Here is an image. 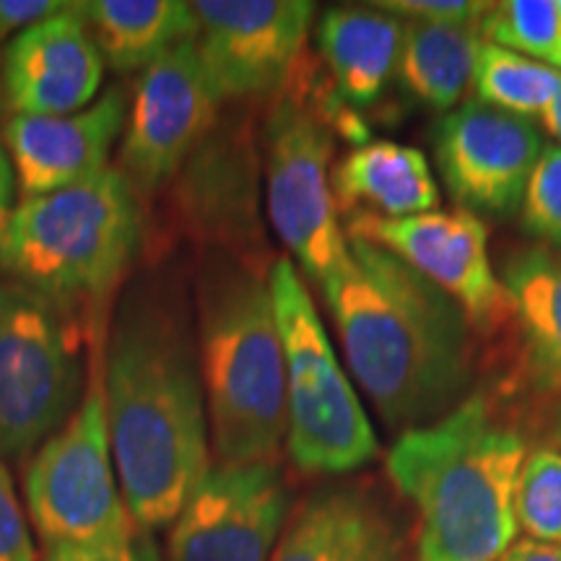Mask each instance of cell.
I'll return each mask as SVG.
<instances>
[{
    "label": "cell",
    "mask_w": 561,
    "mask_h": 561,
    "mask_svg": "<svg viewBox=\"0 0 561 561\" xmlns=\"http://www.w3.org/2000/svg\"><path fill=\"white\" fill-rule=\"evenodd\" d=\"M500 561H561V546L523 538L502 553Z\"/></svg>",
    "instance_id": "cell-32"
},
{
    "label": "cell",
    "mask_w": 561,
    "mask_h": 561,
    "mask_svg": "<svg viewBox=\"0 0 561 561\" xmlns=\"http://www.w3.org/2000/svg\"><path fill=\"white\" fill-rule=\"evenodd\" d=\"M193 11L195 47L221 102L286 87L314 19L307 0H198Z\"/></svg>",
    "instance_id": "cell-13"
},
{
    "label": "cell",
    "mask_w": 561,
    "mask_h": 561,
    "mask_svg": "<svg viewBox=\"0 0 561 561\" xmlns=\"http://www.w3.org/2000/svg\"><path fill=\"white\" fill-rule=\"evenodd\" d=\"M250 157L231 133L214 128L180 170L182 219L203 242H219L231 255L248 250L255 229Z\"/></svg>",
    "instance_id": "cell-18"
},
{
    "label": "cell",
    "mask_w": 561,
    "mask_h": 561,
    "mask_svg": "<svg viewBox=\"0 0 561 561\" xmlns=\"http://www.w3.org/2000/svg\"><path fill=\"white\" fill-rule=\"evenodd\" d=\"M331 161V121L297 91L280 94L265 125V206L278 240L318 286L348 261Z\"/></svg>",
    "instance_id": "cell-9"
},
{
    "label": "cell",
    "mask_w": 561,
    "mask_h": 561,
    "mask_svg": "<svg viewBox=\"0 0 561 561\" xmlns=\"http://www.w3.org/2000/svg\"><path fill=\"white\" fill-rule=\"evenodd\" d=\"M335 203L346 214L385 219L430 214L439 206V187L424 153L396 140H364L333 170Z\"/></svg>",
    "instance_id": "cell-20"
},
{
    "label": "cell",
    "mask_w": 561,
    "mask_h": 561,
    "mask_svg": "<svg viewBox=\"0 0 561 561\" xmlns=\"http://www.w3.org/2000/svg\"><path fill=\"white\" fill-rule=\"evenodd\" d=\"M278 462L208 468L172 523L167 561H271L289 520Z\"/></svg>",
    "instance_id": "cell-12"
},
{
    "label": "cell",
    "mask_w": 561,
    "mask_h": 561,
    "mask_svg": "<svg viewBox=\"0 0 561 561\" xmlns=\"http://www.w3.org/2000/svg\"><path fill=\"white\" fill-rule=\"evenodd\" d=\"M0 561H37L9 468L0 462Z\"/></svg>",
    "instance_id": "cell-28"
},
{
    "label": "cell",
    "mask_w": 561,
    "mask_h": 561,
    "mask_svg": "<svg viewBox=\"0 0 561 561\" xmlns=\"http://www.w3.org/2000/svg\"><path fill=\"white\" fill-rule=\"evenodd\" d=\"M375 5L398 19L405 16L432 21V24H481L483 13L491 9V3H473V0H385Z\"/></svg>",
    "instance_id": "cell-29"
},
{
    "label": "cell",
    "mask_w": 561,
    "mask_h": 561,
    "mask_svg": "<svg viewBox=\"0 0 561 561\" xmlns=\"http://www.w3.org/2000/svg\"><path fill=\"white\" fill-rule=\"evenodd\" d=\"M24 496L45 546H121L138 533L112 462L96 364L79 409L26 466Z\"/></svg>",
    "instance_id": "cell-8"
},
{
    "label": "cell",
    "mask_w": 561,
    "mask_h": 561,
    "mask_svg": "<svg viewBox=\"0 0 561 561\" xmlns=\"http://www.w3.org/2000/svg\"><path fill=\"white\" fill-rule=\"evenodd\" d=\"M104 413L125 507L140 530L172 525L208 473L198 348L182 307L138 278L112 320Z\"/></svg>",
    "instance_id": "cell-1"
},
{
    "label": "cell",
    "mask_w": 561,
    "mask_h": 561,
    "mask_svg": "<svg viewBox=\"0 0 561 561\" xmlns=\"http://www.w3.org/2000/svg\"><path fill=\"white\" fill-rule=\"evenodd\" d=\"M500 278L533 371L561 396V252L549 248L515 252Z\"/></svg>",
    "instance_id": "cell-22"
},
{
    "label": "cell",
    "mask_w": 561,
    "mask_h": 561,
    "mask_svg": "<svg viewBox=\"0 0 561 561\" xmlns=\"http://www.w3.org/2000/svg\"><path fill=\"white\" fill-rule=\"evenodd\" d=\"M541 117H543L546 130H549L551 136L559 140V146H561V89H559V94L551 100L549 107L543 110Z\"/></svg>",
    "instance_id": "cell-34"
},
{
    "label": "cell",
    "mask_w": 561,
    "mask_h": 561,
    "mask_svg": "<svg viewBox=\"0 0 561 561\" xmlns=\"http://www.w3.org/2000/svg\"><path fill=\"white\" fill-rule=\"evenodd\" d=\"M140 244L136 187L123 170L24 198L0 224V273L58 301L100 297Z\"/></svg>",
    "instance_id": "cell-5"
},
{
    "label": "cell",
    "mask_w": 561,
    "mask_h": 561,
    "mask_svg": "<svg viewBox=\"0 0 561 561\" xmlns=\"http://www.w3.org/2000/svg\"><path fill=\"white\" fill-rule=\"evenodd\" d=\"M481 37L504 50L543 62L561 73V16L557 0L491 3L479 24Z\"/></svg>",
    "instance_id": "cell-25"
},
{
    "label": "cell",
    "mask_w": 561,
    "mask_h": 561,
    "mask_svg": "<svg viewBox=\"0 0 561 561\" xmlns=\"http://www.w3.org/2000/svg\"><path fill=\"white\" fill-rule=\"evenodd\" d=\"M66 9L68 3H58V0H0V42L9 39L11 34L16 37Z\"/></svg>",
    "instance_id": "cell-31"
},
{
    "label": "cell",
    "mask_w": 561,
    "mask_h": 561,
    "mask_svg": "<svg viewBox=\"0 0 561 561\" xmlns=\"http://www.w3.org/2000/svg\"><path fill=\"white\" fill-rule=\"evenodd\" d=\"M557 11H559V16H561V0H557Z\"/></svg>",
    "instance_id": "cell-35"
},
{
    "label": "cell",
    "mask_w": 561,
    "mask_h": 561,
    "mask_svg": "<svg viewBox=\"0 0 561 561\" xmlns=\"http://www.w3.org/2000/svg\"><path fill=\"white\" fill-rule=\"evenodd\" d=\"M523 224L536 240L561 250V146L546 144L523 195Z\"/></svg>",
    "instance_id": "cell-27"
},
{
    "label": "cell",
    "mask_w": 561,
    "mask_h": 561,
    "mask_svg": "<svg viewBox=\"0 0 561 561\" xmlns=\"http://www.w3.org/2000/svg\"><path fill=\"white\" fill-rule=\"evenodd\" d=\"M320 289L351 375L385 424L409 432L466 401L471 322L439 286L380 244L348 240V261Z\"/></svg>",
    "instance_id": "cell-2"
},
{
    "label": "cell",
    "mask_w": 561,
    "mask_h": 561,
    "mask_svg": "<svg viewBox=\"0 0 561 561\" xmlns=\"http://www.w3.org/2000/svg\"><path fill=\"white\" fill-rule=\"evenodd\" d=\"M125 123L128 100L117 87L70 115L11 117L3 128V146L24 198L79 185L107 170Z\"/></svg>",
    "instance_id": "cell-16"
},
{
    "label": "cell",
    "mask_w": 561,
    "mask_h": 561,
    "mask_svg": "<svg viewBox=\"0 0 561 561\" xmlns=\"http://www.w3.org/2000/svg\"><path fill=\"white\" fill-rule=\"evenodd\" d=\"M403 19L377 9H331L318 24V50L346 107H369L398 73Z\"/></svg>",
    "instance_id": "cell-19"
},
{
    "label": "cell",
    "mask_w": 561,
    "mask_h": 561,
    "mask_svg": "<svg viewBox=\"0 0 561 561\" xmlns=\"http://www.w3.org/2000/svg\"><path fill=\"white\" fill-rule=\"evenodd\" d=\"M483 39L479 24L409 21L403 30L398 76L432 110H455L473 83Z\"/></svg>",
    "instance_id": "cell-23"
},
{
    "label": "cell",
    "mask_w": 561,
    "mask_h": 561,
    "mask_svg": "<svg viewBox=\"0 0 561 561\" xmlns=\"http://www.w3.org/2000/svg\"><path fill=\"white\" fill-rule=\"evenodd\" d=\"M543 146L530 117L510 115L479 100L447 112L434 130L442 180L455 203L471 214H515Z\"/></svg>",
    "instance_id": "cell-14"
},
{
    "label": "cell",
    "mask_w": 561,
    "mask_h": 561,
    "mask_svg": "<svg viewBox=\"0 0 561 561\" xmlns=\"http://www.w3.org/2000/svg\"><path fill=\"white\" fill-rule=\"evenodd\" d=\"M523 462L520 432L502 424L479 392L403 432L385 468L416 507V561H500L515 543Z\"/></svg>",
    "instance_id": "cell-3"
},
{
    "label": "cell",
    "mask_w": 561,
    "mask_h": 561,
    "mask_svg": "<svg viewBox=\"0 0 561 561\" xmlns=\"http://www.w3.org/2000/svg\"><path fill=\"white\" fill-rule=\"evenodd\" d=\"M16 172H13L11 157L5 151L3 140H0V224L9 219V214L13 210V201H16Z\"/></svg>",
    "instance_id": "cell-33"
},
{
    "label": "cell",
    "mask_w": 561,
    "mask_h": 561,
    "mask_svg": "<svg viewBox=\"0 0 561 561\" xmlns=\"http://www.w3.org/2000/svg\"><path fill=\"white\" fill-rule=\"evenodd\" d=\"M42 561H164L151 533L140 530L121 546H45Z\"/></svg>",
    "instance_id": "cell-30"
},
{
    "label": "cell",
    "mask_w": 561,
    "mask_h": 561,
    "mask_svg": "<svg viewBox=\"0 0 561 561\" xmlns=\"http://www.w3.org/2000/svg\"><path fill=\"white\" fill-rule=\"evenodd\" d=\"M286 362V450L310 476L359 471L380 453L375 426L351 385L318 307L289 257L268 271Z\"/></svg>",
    "instance_id": "cell-6"
},
{
    "label": "cell",
    "mask_w": 561,
    "mask_h": 561,
    "mask_svg": "<svg viewBox=\"0 0 561 561\" xmlns=\"http://www.w3.org/2000/svg\"><path fill=\"white\" fill-rule=\"evenodd\" d=\"M515 517L533 541L561 546V453L538 447L525 458L515 489Z\"/></svg>",
    "instance_id": "cell-26"
},
{
    "label": "cell",
    "mask_w": 561,
    "mask_h": 561,
    "mask_svg": "<svg viewBox=\"0 0 561 561\" xmlns=\"http://www.w3.org/2000/svg\"><path fill=\"white\" fill-rule=\"evenodd\" d=\"M271 561H405V536L375 491L343 483L291 512Z\"/></svg>",
    "instance_id": "cell-17"
},
{
    "label": "cell",
    "mask_w": 561,
    "mask_h": 561,
    "mask_svg": "<svg viewBox=\"0 0 561 561\" xmlns=\"http://www.w3.org/2000/svg\"><path fill=\"white\" fill-rule=\"evenodd\" d=\"M348 240L380 244L421 273L466 312L476 331H494L512 318L507 291L489 255V231L466 208L385 219L375 214H346Z\"/></svg>",
    "instance_id": "cell-10"
},
{
    "label": "cell",
    "mask_w": 561,
    "mask_h": 561,
    "mask_svg": "<svg viewBox=\"0 0 561 561\" xmlns=\"http://www.w3.org/2000/svg\"><path fill=\"white\" fill-rule=\"evenodd\" d=\"M198 362L219 466L276 462L286 439V362L268 273L214 250L198 276Z\"/></svg>",
    "instance_id": "cell-4"
},
{
    "label": "cell",
    "mask_w": 561,
    "mask_h": 561,
    "mask_svg": "<svg viewBox=\"0 0 561 561\" xmlns=\"http://www.w3.org/2000/svg\"><path fill=\"white\" fill-rule=\"evenodd\" d=\"M81 401V335L66 301L0 280V460L50 439Z\"/></svg>",
    "instance_id": "cell-7"
},
{
    "label": "cell",
    "mask_w": 561,
    "mask_h": 561,
    "mask_svg": "<svg viewBox=\"0 0 561 561\" xmlns=\"http://www.w3.org/2000/svg\"><path fill=\"white\" fill-rule=\"evenodd\" d=\"M476 100L510 115H543L561 89V73L543 62L483 42L476 58Z\"/></svg>",
    "instance_id": "cell-24"
},
{
    "label": "cell",
    "mask_w": 561,
    "mask_h": 561,
    "mask_svg": "<svg viewBox=\"0 0 561 561\" xmlns=\"http://www.w3.org/2000/svg\"><path fill=\"white\" fill-rule=\"evenodd\" d=\"M219 107L221 96L203 68L195 39L180 42L151 62L140 76L125 123L121 159L130 185L157 191L178 178L219 123Z\"/></svg>",
    "instance_id": "cell-11"
},
{
    "label": "cell",
    "mask_w": 561,
    "mask_h": 561,
    "mask_svg": "<svg viewBox=\"0 0 561 561\" xmlns=\"http://www.w3.org/2000/svg\"><path fill=\"white\" fill-rule=\"evenodd\" d=\"M13 117L70 115L89 107L104 81V60L79 3L11 37L0 62Z\"/></svg>",
    "instance_id": "cell-15"
},
{
    "label": "cell",
    "mask_w": 561,
    "mask_h": 561,
    "mask_svg": "<svg viewBox=\"0 0 561 561\" xmlns=\"http://www.w3.org/2000/svg\"><path fill=\"white\" fill-rule=\"evenodd\" d=\"M79 11L104 66L117 73L146 70L198 32L193 3L182 0H91L79 3Z\"/></svg>",
    "instance_id": "cell-21"
}]
</instances>
